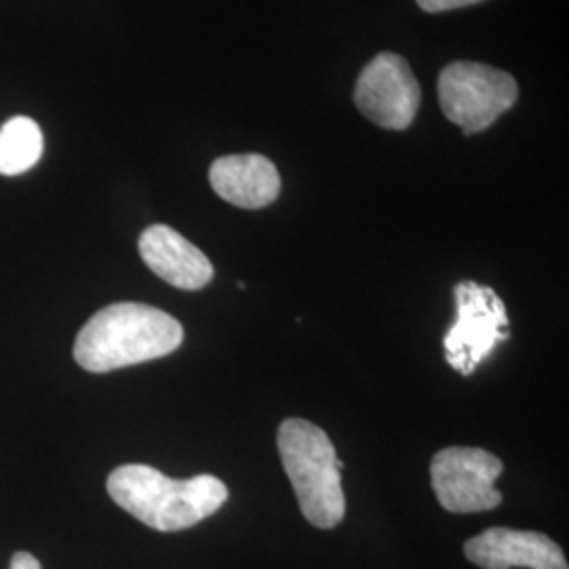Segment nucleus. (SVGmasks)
Wrapping results in <instances>:
<instances>
[{
	"label": "nucleus",
	"mask_w": 569,
	"mask_h": 569,
	"mask_svg": "<svg viewBox=\"0 0 569 569\" xmlns=\"http://www.w3.org/2000/svg\"><path fill=\"white\" fill-rule=\"evenodd\" d=\"M183 342L178 319L154 306L119 302L96 312L77 336L74 359L91 373L154 361Z\"/></svg>",
	"instance_id": "1"
},
{
	"label": "nucleus",
	"mask_w": 569,
	"mask_h": 569,
	"mask_svg": "<svg viewBox=\"0 0 569 569\" xmlns=\"http://www.w3.org/2000/svg\"><path fill=\"white\" fill-rule=\"evenodd\" d=\"M106 488L122 510L157 531L194 528L228 500L224 481L213 475L178 481L146 465H124L112 470Z\"/></svg>",
	"instance_id": "2"
},
{
	"label": "nucleus",
	"mask_w": 569,
	"mask_h": 569,
	"mask_svg": "<svg viewBox=\"0 0 569 569\" xmlns=\"http://www.w3.org/2000/svg\"><path fill=\"white\" fill-rule=\"evenodd\" d=\"M277 448L306 521L319 529L340 526L346 515L345 462L326 430L300 418L284 420Z\"/></svg>",
	"instance_id": "3"
},
{
	"label": "nucleus",
	"mask_w": 569,
	"mask_h": 569,
	"mask_svg": "<svg viewBox=\"0 0 569 569\" xmlns=\"http://www.w3.org/2000/svg\"><path fill=\"white\" fill-rule=\"evenodd\" d=\"M519 98L509 72L479 61H451L439 74V103L465 136L486 131Z\"/></svg>",
	"instance_id": "4"
},
{
	"label": "nucleus",
	"mask_w": 569,
	"mask_h": 569,
	"mask_svg": "<svg viewBox=\"0 0 569 569\" xmlns=\"http://www.w3.org/2000/svg\"><path fill=\"white\" fill-rule=\"evenodd\" d=\"M456 321L443 338L446 361L458 373L470 376L498 345L510 338L507 306L486 284L465 281L453 287Z\"/></svg>",
	"instance_id": "5"
},
{
	"label": "nucleus",
	"mask_w": 569,
	"mask_h": 569,
	"mask_svg": "<svg viewBox=\"0 0 569 569\" xmlns=\"http://www.w3.org/2000/svg\"><path fill=\"white\" fill-rule=\"evenodd\" d=\"M505 465L479 448H446L430 462V481L443 509L458 515L483 512L502 505L496 481Z\"/></svg>",
	"instance_id": "6"
},
{
	"label": "nucleus",
	"mask_w": 569,
	"mask_h": 569,
	"mask_svg": "<svg viewBox=\"0 0 569 569\" xmlns=\"http://www.w3.org/2000/svg\"><path fill=\"white\" fill-rule=\"evenodd\" d=\"M422 91L406 58L385 51L367 63L355 84V106L367 121L406 131L416 121Z\"/></svg>",
	"instance_id": "7"
},
{
	"label": "nucleus",
	"mask_w": 569,
	"mask_h": 569,
	"mask_svg": "<svg viewBox=\"0 0 569 569\" xmlns=\"http://www.w3.org/2000/svg\"><path fill=\"white\" fill-rule=\"evenodd\" d=\"M465 555L483 569H569L561 547L538 531L489 528L467 540Z\"/></svg>",
	"instance_id": "8"
},
{
	"label": "nucleus",
	"mask_w": 569,
	"mask_h": 569,
	"mask_svg": "<svg viewBox=\"0 0 569 569\" xmlns=\"http://www.w3.org/2000/svg\"><path fill=\"white\" fill-rule=\"evenodd\" d=\"M138 249L143 264L164 283L186 291L203 289L213 279V266L197 244L164 224L146 228L140 234Z\"/></svg>",
	"instance_id": "9"
},
{
	"label": "nucleus",
	"mask_w": 569,
	"mask_h": 569,
	"mask_svg": "<svg viewBox=\"0 0 569 569\" xmlns=\"http://www.w3.org/2000/svg\"><path fill=\"white\" fill-rule=\"evenodd\" d=\"M209 182L220 199L241 209H264L281 194L279 169L264 154H228L213 161Z\"/></svg>",
	"instance_id": "10"
},
{
	"label": "nucleus",
	"mask_w": 569,
	"mask_h": 569,
	"mask_svg": "<svg viewBox=\"0 0 569 569\" xmlns=\"http://www.w3.org/2000/svg\"><path fill=\"white\" fill-rule=\"evenodd\" d=\"M41 127L28 117H13L0 127V176H20L39 163Z\"/></svg>",
	"instance_id": "11"
},
{
	"label": "nucleus",
	"mask_w": 569,
	"mask_h": 569,
	"mask_svg": "<svg viewBox=\"0 0 569 569\" xmlns=\"http://www.w3.org/2000/svg\"><path fill=\"white\" fill-rule=\"evenodd\" d=\"M416 2L427 13H446V11H453V9H465L470 4H479L483 0H416Z\"/></svg>",
	"instance_id": "12"
},
{
	"label": "nucleus",
	"mask_w": 569,
	"mask_h": 569,
	"mask_svg": "<svg viewBox=\"0 0 569 569\" xmlns=\"http://www.w3.org/2000/svg\"><path fill=\"white\" fill-rule=\"evenodd\" d=\"M11 569H41V563L30 552H16L11 559Z\"/></svg>",
	"instance_id": "13"
}]
</instances>
